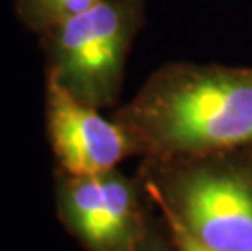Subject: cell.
Segmentation results:
<instances>
[{"label": "cell", "instance_id": "1", "mask_svg": "<svg viewBox=\"0 0 252 251\" xmlns=\"http://www.w3.org/2000/svg\"><path fill=\"white\" fill-rule=\"evenodd\" d=\"M112 119L142 160L252 147V67L168 62Z\"/></svg>", "mask_w": 252, "mask_h": 251}, {"label": "cell", "instance_id": "2", "mask_svg": "<svg viewBox=\"0 0 252 251\" xmlns=\"http://www.w3.org/2000/svg\"><path fill=\"white\" fill-rule=\"evenodd\" d=\"M153 207L215 251H252V147L138 168Z\"/></svg>", "mask_w": 252, "mask_h": 251}, {"label": "cell", "instance_id": "3", "mask_svg": "<svg viewBox=\"0 0 252 251\" xmlns=\"http://www.w3.org/2000/svg\"><path fill=\"white\" fill-rule=\"evenodd\" d=\"M147 0H103L39 36L46 78L103 109L119 100L130 47L147 18Z\"/></svg>", "mask_w": 252, "mask_h": 251}, {"label": "cell", "instance_id": "4", "mask_svg": "<svg viewBox=\"0 0 252 251\" xmlns=\"http://www.w3.org/2000/svg\"><path fill=\"white\" fill-rule=\"evenodd\" d=\"M56 207L87 251H133L152 225L153 202L142 179L117 168L82 176L57 170Z\"/></svg>", "mask_w": 252, "mask_h": 251}, {"label": "cell", "instance_id": "5", "mask_svg": "<svg viewBox=\"0 0 252 251\" xmlns=\"http://www.w3.org/2000/svg\"><path fill=\"white\" fill-rule=\"evenodd\" d=\"M46 129L59 170L96 175L117 168L133 150L124 129L46 78Z\"/></svg>", "mask_w": 252, "mask_h": 251}, {"label": "cell", "instance_id": "6", "mask_svg": "<svg viewBox=\"0 0 252 251\" xmlns=\"http://www.w3.org/2000/svg\"><path fill=\"white\" fill-rule=\"evenodd\" d=\"M101 2L103 0H15V15L25 28L41 36Z\"/></svg>", "mask_w": 252, "mask_h": 251}, {"label": "cell", "instance_id": "7", "mask_svg": "<svg viewBox=\"0 0 252 251\" xmlns=\"http://www.w3.org/2000/svg\"><path fill=\"white\" fill-rule=\"evenodd\" d=\"M159 214H161V220L164 222L166 228H168V233L176 251H215L208 248L207 245H203L202 242H198L195 237H192L173 215H169L166 212Z\"/></svg>", "mask_w": 252, "mask_h": 251}, {"label": "cell", "instance_id": "8", "mask_svg": "<svg viewBox=\"0 0 252 251\" xmlns=\"http://www.w3.org/2000/svg\"><path fill=\"white\" fill-rule=\"evenodd\" d=\"M133 251H176L164 222L161 220V227L152 222L147 235Z\"/></svg>", "mask_w": 252, "mask_h": 251}]
</instances>
